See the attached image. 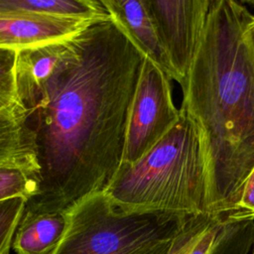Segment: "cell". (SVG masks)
I'll return each mask as SVG.
<instances>
[{
    "instance_id": "19",
    "label": "cell",
    "mask_w": 254,
    "mask_h": 254,
    "mask_svg": "<svg viewBox=\"0 0 254 254\" xmlns=\"http://www.w3.org/2000/svg\"><path fill=\"white\" fill-rule=\"evenodd\" d=\"M241 3L242 4H244V3L246 4L247 3V4H250V5H254V1H242Z\"/></svg>"
},
{
    "instance_id": "16",
    "label": "cell",
    "mask_w": 254,
    "mask_h": 254,
    "mask_svg": "<svg viewBox=\"0 0 254 254\" xmlns=\"http://www.w3.org/2000/svg\"><path fill=\"white\" fill-rule=\"evenodd\" d=\"M237 212L246 218L254 220V169L244 182Z\"/></svg>"
},
{
    "instance_id": "15",
    "label": "cell",
    "mask_w": 254,
    "mask_h": 254,
    "mask_svg": "<svg viewBox=\"0 0 254 254\" xmlns=\"http://www.w3.org/2000/svg\"><path fill=\"white\" fill-rule=\"evenodd\" d=\"M18 52L0 49V110L18 102L16 85V62Z\"/></svg>"
},
{
    "instance_id": "6",
    "label": "cell",
    "mask_w": 254,
    "mask_h": 254,
    "mask_svg": "<svg viewBox=\"0 0 254 254\" xmlns=\"http://www.w3.org/2000/svg\"><path fill=\"white\" fill-rule=\"evenodd\" d=\"M182 86L206 26L211 0H143Z\"/></svg>"
},
{
    "instance_id": "22",
    "label": "cell",
    "mask_w": 254,
    "mask_h": 254,
    "mask_svg": "<svg viewBox=\"0 0 254 254\" xmlns=\"http://www.w3.org/2000/svg\"><path fill=\"white\" fill-rule=\"evenodd\" d=\"M168 253H169V252H168Z\"/></svg>"
},
{
    "instance_id": "13",
    "label": "cell",
    "mask_w": 254,
    "mask_h": 254,
    "mask_svg": "<svg viewBox=\"0 0 254 254\" xmlns=\"http://www.w3.org/2000/svg\"><path fill=\"white\" fill-rule=\"evenodd\" d=\"M37 190L38 174L21 168H0V202L15 197L27 201Z\"/></svg>"
},
{
    "instance_id": "17",
    "label": "cell",
    "mask_w": 254,
    "mask_h": 254,
    "mask_svg": "<svg viewBox=\"0 0 254 254\" xmlns=\"http://www.w3.org/2000/svg\"><path fill=\"white\" fill-rule=\"evenodd\" d=\"M244 37L254 56V16L253 15L250 16L246 24V27L244 30Z\"/></svg>"
},
{
    "instance_id": "18",
    "label": "cell",
    "mask_w": 254,
    "mask_h": 254,
    "mask_svg": "<svg viewBox=\"0 0 254 254\" xmlns=\"http://www.w3.org/2000/svg\"><path fill=\"white\" fill-rule=\"evenodd\" d=\"M174 241V240H173ZM173 243V242H172ZM172 243L170 244H166V245H163V246H159L157 248H154V249H151V250H148V251H145L143 253H140V254H168L171 246H172Z\"/></svg>"
},
{
    "instance_id": "8",
    "label": "cell",
    "mask_w": 254,
    "mask_h": 254,
    "mask_svg": "<svg viewBox=\"0 0 254 254\" xmlns=\"http://www.w3.org/2000/svg\"><path fill=\"white\" fill-rule=\"evenodd\" d=\"M94 21L0 17V49L20 52L63 42Z\"/></svg>"
},
{
    "instance_id": "9",
    "label": "cell",
    "mask_w": 254,
    "mask_h": 254,
    "mask_svg": "<svg viewBox=\"0 0 254 254\" xmlns=\"http://www.w3.org/2000/svg\"><path fill=\"white\" fill-rule=\"evenodd\" d=\"M66 42L67 40L18 52L16 85L19 101L26 109L39 100L45 85L58 69L66 52Z\"/></svg>"
},
{
    "instance_id": "14",
    "label": "cell",
    "mask_w": 254,
    "mask_h": 254,
    "mask_svg": "<svg viewBox=\"0 0 254 254\" xmlns=\"http://www.w3.org/2000/svg\"><path fill=\"white\" fill-rule=\"evenodd\" d=\"M26 199L15 197L0 202V254L11 253L16 229L25 212Z\"/></svg>"
},
{
    "instance_id": "3",
    "label": "cell",
    "mask_w": 254,
    "mask_h": 254,
    "mask_svg": "<svg viewBox=\"0 0 254 254\" xmlns=\"http://www.w3.org/2000/svg\"><path fill=\"white\" fill-rule=\"evenodd\" d=\"M175 126L138 162L121 164L104 190L124 211H207V173L199 130L181 109Z\"/></svg>"
},
{
    "instance_id": "10",
    "label": "cell",
    "mask_w": 254,
    "mask_h": 254,
    "mask_svg": "<svg viewBox=\"0 0 254 254\" xmlns=\"http://www.w3.org/2000/svg\"><path fill=\"white\" fill-rule=\"evenodd\" d=\"M21 168L39 174L34 136L27 110L20 103L0 110V168Z\"/></svg>"
},
{
    "instance_id": "1",
    "label": "cell",
    "mask_w": 254,
    "mask_h": 254,
    "mask_svg": "<svg viewBox=\"0 0 254 254\" xmlns=\"http://www.w3.org/2000/svg\"><path fill=\"white\" fill-rule=\"evenodd\" d=\"M66 45L41 97L26 109L39 165L29 212H65L104 191L122 164L144 57L111 19L92 22Z\"/></svg>"
},
{
    "instance_id": "11",
    "label": "cell",
    "mask_w": 254,
    "mask_h": 254,
    "mask_svg": "<svg viewBox=\"0 0 254 254\" xmlns=\"http://www.w3.org/2000/svg\"><path fill=\"white\" fill-rule=\"evenodd\" d=\"M0 17L29 19H111L102 0H0Z\"/></svg>"
},
{
    "instance_id": "2",
    "label": "cell",
    "mask_w": 254,
    "mask_h": 254,
    "mask_svg": "<svg viewBox=\"0 0 254 254\" xmlns=\"http://www.w3.org/2000/svg\"><path fill=\"white\" fill-rule=\"evenodd\" d=\"M241 2L211 0L200 45L187 75L181 110L196 125L207 173V211L237 212L254 169V56Z\"/></svg>"
},
{
    "instance_id": "21",
    "label": "cell",
    "mask_w": 254,
    "mask_h": 254,
    "mask_svg": "<svg viewBox=\"0 0 254 254\" xmlns=\"http://www.w3.org/2000/svg\"><path fill=\"white\" fill-rule=\"evenodd\" d=\"M8 254H11V253H8Z\"/></svg>"
},
{
    "instance_id": "20",
    "label": "cell",
    "mask_w": 254,
    "mask_h": 254,
    "mask_svg": "<svg viewBox=\"0 0 254 254\" xmlns=\"http://www.w3.org/2000/svg\"><path fill=\"white\" fill-rule=\"evenodd\" d=\"M252 254H254V244H253V246H252Z\"/></svg>"
},
{
    "instance_id": "7",
    "label": "cell",
    "mask_w": 254,
    "mask_h": 254,
    "mask_svg": "<svg viewBox=\"0 0 254 254\" xmlns=\"http://www.w3.org/2000/svg\"><path fill=\"white\" fill-rule=\"evenodd\" d=\"M111 20L129 41L171 79L179 82L169 57L162 45L156 27L143 0H102Z\"/></svg>"
},
{
    "instance_id": "4",
    "label": "cell",
    "mask_w": 254,
    "mask_h": 254,
    "mask_svg": "<svg viewBox=\"0 0 254 254\" xmlns=\"http://www.w3.org/2000/svg\"><path fill=\"white\" fill-rule=\"evenodd\" d=\"M66 227L53 254H140L170 244L190 214L124 211L103 191L65 211Z\"/></svg>"
},
{
    "instance_id": "5",
    "label": "cell",
    "mask_w": 254,
    "mask_h": 254,
    "mask_svg": "<svg viewBox=\"0 0 254 254\" xmlns=\"http://www.w3.org/2000/svg\"><path fill=\"white\" fill-rule=\"evenodd\" d=\"M171 78L144 58L130 106L122 164L132 165L148 153L179 121Z\"/></svg>"
},
{
    "instance_id": "12",
    "label": "cell",
    "mask_w": 254,
    "mask_h": 254,
    "mask_svg": "<svg viewBox=\"0 0 254 254\" xmlns=\"http://www.w3.org/2000/svg\"><path fill=\"white\" fill-rule=\"evenodd\" d=\"M66 227L65 212L25 211L16 229L14 254H53Z\"/></svg>"
}]
</instances>
